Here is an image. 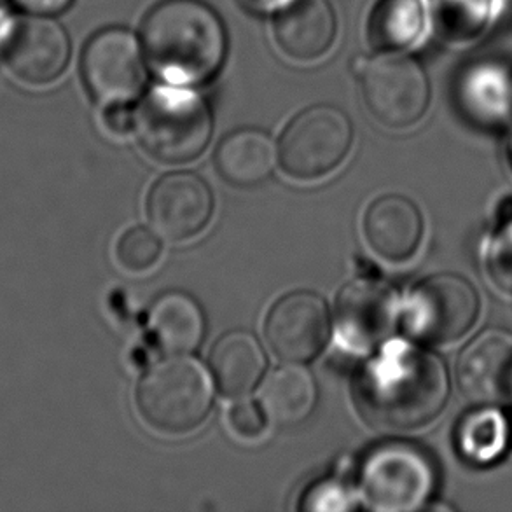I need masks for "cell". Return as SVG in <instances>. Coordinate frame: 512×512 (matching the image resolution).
<instances>
[{
	"instance_id": "cell-7",
	"label": "cell",
	"mask_w": 512,
	"mask_h": 512,
	"mask_svg": "<svg viewBox=\"0 0 512 512\" xmlns=\"http://www.w3.org/2000/svg\"><path fill=\"white\" fill-rule=\"evenodd\" d=\"M401 315L411 338L427 345H450L476 324L478 292L458 275H434L416 285Z\"/></svg>"
},
{
	"instance_id": "cell-30",
	"label": "cell",
	"mask_w": 512,
	"mask_h": 512,
	"mask_svg": "<svg viewBox=\"0 0 512 512\" xmlns=\"http://www.w3.org/2000/svg\"><path fill=\"white\" fill-rule=\"evenodd\" d=\"M14 25H16V20H14L13 14L7 9L6 4L0 2V46L6 44L9 35L13 32Z\"/></svg>"
},
{
	"instance_id": "cell-32",
	"label": "cell",
	"mask_w": 512,
	"mask_h": 512,
	"mask_svg": "<svg viewBox=\"0 0 512 512\" xmlns=\"http://www.w3.org/2000/svg\"><path fill=\"white\" fill-rule=\"evenodd\" d=\"M506 156L507 165H509V170L512 172V135L509 137V140H507Z\"/></svg>"
},
{
	"instance_id": "cell-28",
	"label": "cell",
	"mask_w": 512,
	"mask_h": 512,
	"mask_svg": "<svg viewBox=\"0 0 512 512\" xmlns=\"http://www.w3.org/2000/svg\"><path fill=\"white\" fill-rule=\"evenodd\" d=\"M104 125L114 135H128L135 130V112L123 102L109 104V109L104 112Z\"/></svg>"
},
{
	"instance_id": "cell-23",
	"label": "cell",
	"mask_w": 512,
	"mask_h": 512,
	"mask_svg": "<svg viewBox=\"0 0 512 512\" xmlns=\"http://www.w3.org/2000/svg\"><path fill=\"white\" fill-rule=\"evenodd\" d=\"M457 448L471 464L497 462L509 448L507 416L495 406H481L467 413L458 423Z\"/></svg>"
},
{
	"instance_id": "cell-26",
	"label": "cell",
	"mask_w": 512,
	"mask_h": 512,
	"mask_svg": "<svg viewBox=\"0 0 512 512\" xmlns=\"http://www.w3.org/2000/svg\"><path fill=\"white\" fill-rule=\"evenodd\" d=\"M355 507L346 486L336 479H326L308 488L299 504L301 511H348Z\"/></svg>"
},
{
	"instance_id": "cell-25",
	"label": "cell",
	"mask_w": 512,
	"mask_h": 512,
	"mask_svg": "<svg viewBox=\"0 0 512 512\" xmlns=\"http://www.w3.org/2000/svg\"><path fill=\"white\" fill-rule=\"evenodd\" d=\"M486 270L500 291L512 294V219L493 233L486 252Z\"/></svg>"
},
{
	"instance_id": "cell-2",
	"label": "cell",
	"mask_w": 512,
	"mask_h": 512,
	"mask_svg": "<svg viewBox=\"0 0 512 512\" xmlns=\"http://www.w3.org/2000/svg\"><path fill=\"white\" fill-rule=\"evenodd\" d=\"M146 56L173 84L207 83L221 70L228 37L212 7L201 0H165L142 25Z\"/></svg>"
},
{
	"instance_id": "cell-21",
	"label": "cell",
	"mask_w": 512,
	"mask_h": 512,
	"mask_svg": "<svg viewBox=\"0 0 512 512\" xmlns=\"http://www.w3.org/2000/svg\"><path fill=\"white\" fill-rule=\"evenodd\" d=\"M458 104L467 118L495 128L512 116V79L495 65L472 67L458 81Z\"/></svg>"
},
{
	"instance_id": "cell-4",
	"label": "cell",
	"mask_w": 512,
	"mask_h": 512,
	"mask_svg": "<svg viewBox=\"0 0 512 512\" xmlns=\"http://www.w3.org/2000/svg\"><path fill=\"white\" fill-rule=\"evenodd\" d=\"M214 387L205 367L184 355L156 362L137 387V408L144 422L163 434L182 436L207 420Z\"/></svg>"
},
{
	"instance_id": "cell-3",
	"label": "cell",
	"mask_w": 512,
	"mask_h": 512,
	"mask_svg": "<svg viewBox=\"0 0 512 512\" xmlns=\"http://www.w3.org/2000/svg\"><path fill=\"white\" fill-rule=\"evenodd\" d=\"M140 146L153 160L184 165L207 149L214 121L207 102L182 88H156L135 112Z\"/></svg>"
},
{
	"instance_id": "cell-27",
	"label": "cell",
	"mask_w": 512,
	"mask_h": 512,
	"mask_svg": "<svg viewBox=\"0 0 512 512\" xmlns=\"http://www.w3.org/2000/svg\"><path fill=\"white\" fill-rule=\"evenodd\" d=\"M229 425L243 439H257L263 436L268 427V416L264 415L261 404L238 402L229 413Z\"/></svg>"
},
{
	"instance_id": "cell-13",
	"label": "cell",
	"mask_w": 512,
	"mask_h": 512,
	"mask_svg": "<svg viewBox=\"0 0 512 512\" xmlns=\"http://www.w3.org/2000/svg\"><path fill=\"white\" fill-rule=\"evenodd\" d=\"M9 69L30 84L53 83L67 69L70 58L69 35L65 28L42 16L16 21L4 44Z\"/></svg>"
},
{
	"instance_id": "cell-31",
	"label": "cell",
	"mask_w": 512,
	"mask_h": 512,
	"mask_svg": "<svg viewBox=\"0 0 512 512\" xmlns=\"http://www.w3.org/2000/svg\"><path fill=\"white\" fill-rule=\"evenodd\" d=\"M250 6L254 7V9H277V7L285 6V4H289L291 0H247Z\"/></svg>"
},
{
	"instance_id": "cell-14",
	"label": "cell",
	"mask_w": 512,
	"mask_h": 512,
	"mask_svg": "<svg viewBox=\"0 0 512 512\" xmlns=\"http://www.w3.org/2000/svg\"><path fill=\"white\" fill-rule=\"evenodd\" d=\"M457 381L479 406L512 399V334L500 329L478 334L458 357Z\"/></svg>"
},
{
	"instance_id": "cell-18",
	"label": "cell",
	"mask_w": 512,
	"mask_h": 512,
	"mask_svg": "<svg viewBox=\"0 0 512 512\" xmlns=\"http://www.w3.org/2000/svg\"><path fill=\"white\" fill-rule=\"evenodd\" d=\"M277 151L268 133L243 128L229 133L215 151V168L233 186L247 187L270 179Z\"/></svg>"
},
{
	"instance_id": "cell-22",
	"label": "cell",
	"mask_w": 512,
	"mask_h": 512,
	"mask_svg": "<svg viewBox=\"0 0 512 512\" xmlns=\"http://www.w3.org/2000/svg\"><path fill=\"white\" fill-rule=\"evenodd\" d=\"M427 20L423 0H376L367 21V37L381 51H402L422 39Z\"/></svg>"
},
{
	"instance_id": "cell-16",
	"label": "cell",
	"mask_w": 512,
	"mask_h": 512,
	"mask_svg": "<svg viewBox=\"0 0 512 512\" xmlns=\"http://www.w3.org/2000/svg\"><path fill=\"white\" fill-rule=\"evenodd\" d=\"M275 39L292 60H317L326 55L336 39L333 7L327 0H291L277 14Z\"/></svg>"
},
{
	"instance_id": "cell-17",
	"label": "cell",
	"mask_w": 512,
	"mask_h": 512,
	"mask_svg": "<svg viewBox=\"0 0 512 512\" xmlns=\"http://www.w3.org/2000/svg\"><path fill=\"white\" fill-rule=\"evenodd\" d=\"M210 367L221 394L236 399L250 394L263 380L266 355L256 336L231 331L212 348Z\"/></svg>"
},
{
	"instance_id": "cell-8",
	"label": "cell",
	"mask_w": 512,
	"mask_h": 512,
	"mask_svg": "<svg viewBox=\"0 0 512 512\" xmlns=\"http://www.w3.org/2000/svg\"><path fill=\"white\" fill-rule=\"evenodd\" d=\"M362 95L367 111L381 125L402 130L425 116L430 102L429 79L409 56L387 53L366 63Z\"/></svg>"
},
{
	"instance_id": "cell-1",
	"label": "cell",
	"mask_w": 512,
	"mask_h": 512,
	"mask_svg": "<svg viewBox=\"0 0 512 512\" xmlns=\"http://www.w3.org/2000/svg\"><path fill=\"white\" fill-rule=\"evenodd\" d=\"M450 380L436 353L406 341H387L355 378L353 402L373 429L408 432L441 415Z\"/></svg>"
},
{
	"instance_id": "cell-12",
	"label": "cell",
	"mask_w": 512,
	"mask_h": 512,
	"mask_svg": "<svg viewBox=\"0 0 512 512\" xmlns=\"http://www.w3.org/2000/svg\"><path fill=\"white\" fill-rule=\"evenodd\" d=\"M214 215V193L191 172L168 173L147 196V217L158 235L184 242L200 235Z\"/></svg>"
},
{
	"instance_id": "cell-15",
	"label": "cell",
	"mask_w": 512,
	"mask_h": 512,
	"mask_svg": "<svg viewBox=\"0 0 512 512\" xmlns=\"http://www.w3.org/2000/svg\"><path fill=\"white\" fill-rule=\"evenodd\" d=\"M423 217L413 201L387 194L374 200L364 214V238L376 256L404 263L422 243Z\"/></svg>"
},
{
	"instance_id": "cell-11",
	"label": "cell",
	"mask_w": 512,
	"mask_h": 512,
	"mask_svg": "<svg viewBox=\"0 0 512 512\" xmlns=\"http://www.w3.org/2000/svg\"><path fill=\"white\" fill-rule=\"evenodd\" d=\"M329 333V308L315 292H291L278 299L264 322L271 352L291 364L315 359L326 348Z\"/></svg>"
},
{
	"instance_id": "cell-19",
	"label": "cell",
	"mask_w": 512,
	"mask_h": 512,
	"mask_svg": "<svg viewBox=\"0 0 512 512\" xmlns=\"http://www.w3.org/2000/svg\"><path fill=\"white\" fill-rule=\"evenodd\" d=\"M149 327L163 352L184 355L201 345L207 333V320L193 296L172 291L156 299L149 313Z\"/></svg>"
},
{
	"instance_id": "cell-10",
	"label": "cell",
	"mask_w": 512,
	"mask_h": 512,
	"mask_svg": "<svg viewBox=\"0 0 512 512\" xmlns=\"http://www.w3.org/2000/svg\"><path fill=\"white\" fill-rule=\"evenodd\" d=\"M334 312L341 345L352 352H369L394 333L402 306L388 282L362 277L341 289Z\"/></svg>"
},
{
	"instance_id": "cell-24",
	"label": "cell",
	"mask_w": 512,
	"mask_h": 512,
	"mask_svg": "<svg viewBox=\"0 0 512 512\" xmlns=\"http://www.w3.org/2000/svg\"><path fill=\"white\" fill-rule=\"evenodd\" d=\"M160 238L146 228L128 229L116 245V259L123 270L130 273H144L160 261Z\"/></svg>"
},
{
	"instance_id": "cell-20",
	"label": "cell",
	"mask_w": 512,
	"mask_h": 512,
	"mask_svg": "<svg viewBox=\"0 0 512 512\" xmlns=\"http://www.w3.org/2000/svg\"><path fill=\"white\" fill-rule=\"evenodd\" d=\"M319 392L312 373L306 367L291 364L278 367L264 380L259 404L268 420L280 427H291L310 418L317 406Z\"/></svg>"
},
{
	"instance_id": "cell-6",
	"label": "cell",
	"mask_w": 512,
	"mask_h": 512,
	"mask_svg": "<svg viewBox=\"0 0 512 512\" xmlns=\"http://www.w3.org/2000/svg\"><path fill=\"white\" fill-rule=\"evenodd\" d=\"M352 142V121L345 112L334 105H313L282 133L280 167L291 179H324L345 161Z\"/></svg>"
},
{
	"instance_id": "cell-9",
	"label": "cell",
	"mask_w": 512,
	"mask_h": 512,
	"mask_svg": "<svg viewBox=\"0 0 512 512\" xmlns=\"http://www.w3.org/2000/svg\"><path fill=\"white\" fill-rule=\"evenodd\" d=\"M81 72L91 95L102 104H126L146 84L139 42L126 28H105L93 35L84 48Z\"/></svg>"
},
{
	"instance_id": "cell-29",
	"label": "cell",
	"mask_w": 512,
	"mask_h": 512,
	"mask_svg": "<svg viewBox=\"0 0 512 512\" xmlns=\"http://www.w3.org/2000/svg\"><path fill=\"white\" fill-rule=\"evenodd\" d=\"M16 6L32 14L62 13L74 0H13Z\"/></svg>"
},
{
	"instance_id": "cell-5",
	"label": "cell",
	"mask_w": 512,
	"mask_h": 512,
	"mask_svg": "<svg viewBox=\"0 0 512 512\" xmlns=\"http://www.w3.org/2000/svg\"><path fill=\"white\" fill-rule=\"evenodd\" d=\"M432 458L416 444L392 441L374 446L360 465L362 499L374 511L422 509L436 490Z\"/></svg>"
},
{
	"instance_id": "cell-33",
	"label": "cell",
	"mask_w": 512,
	"mask_h": 512,
	"mask_svg": "<svg viewBox=\"0 0 512 512\" xmlns=\"http://www.w3.org/2000/svg\"><path fill=\"white\" fill-rule=\"evenodd\" d=\"M507 423H509V446H512V413L507 416Z\"/></svg>"
}]
</instances>
